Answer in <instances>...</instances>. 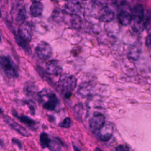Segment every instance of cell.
<instances>
[{
  "mask_svg": "<svg viewBox=\"0 0 151 151\" xmlns=\"http://www.w3.org/2000/svg\"><path fill=\"white\" fill-rule=\"evenodd\" d=\"M11 17L16 24H21L26 17V11L25 8L22 6H17L12 8L11 11Z\"/></svg>",
  "mask_w": 151,
  "mask_h": 151,
  "instance_id": "obj_9",
  "label": "cell"
},
{
  "mask_svg": "<svg viewBox=\"0 0 151 151\" xmlns=\"http://www.w3.org/2000/svg\"><path fill=\"white\" fill-rule=\"evenodd\" d=\"M61 141L60 139H55L51 140L50 144L48 148L51 151H61Z\"/></svg>",
  "mask_w": 151,
  "mask_h": 151,
  "instance_id": "obj_20",
  "label": "cell"
},
{
  "mask_svg": "<svg viewBox=\"0 0 151 151\" xmlns=\"http://www.w3.org/2000/svg\"><path fill=\"white\" fill-rule=\"evenodd\" d=\"M38 100L42 103L45 109L50 111L55 109L58 103V99L51 90L45 88L38 93Z\"/></svg>",
  "mask_w": 151,
  "mask_h": 151,
  "instance_id": "obj_1",
  "label": "cell"
},
{
  "mask_svg": "<svg viewBox=\"0 0 151 151\" xmlns=\"http://www.w3.org/2000/svg\"><path fill=\"white\" fill-rule=\"evenodd\" d=\"M2 112H3V110H2V109L0 108V114H1Z\"/></svg>",
  "mask_w": 151,
  "mask_h": 151,
  "instance_id": "obj_34",
  "label": "cell"
},
{
  "mask_svg": "<svg viewBox=\"0 0 151 151\" xmlns=\"http://www.w3.org/2000/svg\"><path fill=\"white\" fill-rule=\"evenodd\" d=\"M52 1H55V2H57V1H60V0H52Z\"/></svg>",
  "mask_w": 151,
  "mask_h": 151,
  "instance_id": "obj_35",
  "label": "cell"
},
{
  "mask_svg": "<svg viewBox=\"0 0 151 151\" xmlns=\"http://www.w3.org/2000/svg\"><path fill=\"white\" fill-rule=\"evenodd\" d=\"M0 71L8 78L18 77L17 67L9 57L0 56Z\"/></svg>",
  "mask_w": 151,
  "mask_h": 151,
  "instance_id": "obj_3",
  "label": "cell"
},
{
  "mask_svg": "<svg viewBox=\"0 0 151 151\" xmlns=\"http://www.w3.org/2000/svg\"><path fill=\"white\" fill-rule=\"evenodd\" d=\"M36 52L38 57L43 60L49 59L52 54L51 46L44 41H41L38 44L36 48Z\"/></svg>",
  "mask_w": 151,
  "mask_h": 151,
  "instance_id": "obj_6",
  "label": "cell"
},
{
  "mask_svg": "<svg viewBox=\"0 0 151 151\" xmlns=\"http://www.w3.org/2000/svg\"><path fill=\"white\" fill-rule=\"evenodd\" d=\"M15 40L18 45H19L25 51V52H27L28 54H30L31 53V50L27 41L23 39L18 35H15Z\"/></svg>",
  "mask_w": 151,
  "mask_h": 151,
  "instance_id": "obj_16",
  "label": "cell"
},
{
  "mask_svg": "<svg viewBox=\"0 0 151 151\" xmlns=\"http://www.w3.org/2000/svg\"><path fill=\"white\" fill-rule=\"evenodd\" d=\"M3 143V142H2V140H1V139H0V145H2V144Z\"/></svg>",
  "mask_w": 151,
  "mask_h": 151,
  "instance_id": "obj_33",
  "label": "cell"
},
{
  "mask_svg": "<svg viewBox=\"0 0 151 151\" xmlns=\"http://www.w3.org/2000/svg\"><path fill=\"white\" fill-rule=\"evenodd\" d=\"M12 113L15 117L18 119L22 123L26 124L29 129L32 130H35L38 128L37 123L30 117L25 115H18L15 110H13Z\"/></svg>",
  "mask_w": 151,
  "mask_h": 151,
  "instance_id": "obj_11",
  "label": "cell"
},
{
  "mask_svg": "<svg viewBox=\"0 0 151 151\" xmlns=\"http://www.w3.org/2000/svg\"><path fill=\"white\" fill-rule=\"evenodd\" d=\"M51 139L49 137L47 133L45 132L41 133L40 137V141L42 148L44 149L46 147H48L51 142Z\"/></svg>",
  "mask_w": 151,
  "mask_h": 151,
  "instance_id": "obj_18",
  "label": "cell"
},
{
  "mask_svg": "<svg viewBox=\"0 0 151 151\" xmlns=\"http://www.w3.org/2000/svg\"><path fill=\"white\" fill-rule=\"evenodd\" d=\"M71 123V119L69 117H66L64 120L59 124V126L64 128H68L70 127Z\"/></svg>",
  "mask_w": 151,
  "mask_h": 151,
  "instance_id": "obj_24",
  "label": "cell"
},
{
  "mask_svg": "<svg viewBox=\"0 0 151 151\" xmlns=\"http://www.w3.org/2000/svg\"><path fill=\"white\" fill-rule=\"evenodd\" d=\"M83 1H85V0H83Z\"/></svg>",
  "mask_w": 151,
  "mask_h": 151,
  "instance_id": "obj_38",
  "label": "cell"
},
{
  "mask_svg": "<svg viewBox=\"0 0 151 151\" xmlns=\"http://www.w3.org/2000/svg\"><path fill=\"white\" fill-rule=\"evenodd\" d=\"M33 2H40L41 0H31Z\"/></svg>",
  "mask_w": 151,
  "mask_h": 151,
  "instance_id": "obj_32",
  "label": "cell"
},
{
  "mask_svg": "<svg viewBox=\"0 0 151 151\" xmlns=\"http://www.w3.org/2000/svg\"><path fill=\"white\" fill-rule=\"evenodd\" d=\"M113 124L110 122H105L103 127L97 132L99 138L102 141H107L112 136Z\"/></svg>",
  "mask_w": 151,
  "mask_h": 151,
  "instance_id": "obj_8",
  "label": "cell"
},
{
  "mask_svg": "<svg viewBox=\"0 0 151 151\" xmlns=\"http://www.w3.org/2000/svg\"><path fill=\"white\" fill-rule=\"evenodd\" d=\"M71 25L75 29H78L81 25V19L80 17L77 14H71L70 19Z\"/></svg>",
  "mask_w": 151,
  "mask_h": 151,
  "instance_id": "obj_19",
  "label": "cell"
},
{
  "mask_svg": "<svg viewBox=\"0 0 151 151\" xmlns=\"http://www.w3.org/2000/svg\"><path fill=\"white\" fill-rule=\"evenodd\" d=\"M59 86L65 93H71L77 86V80L74 76L69 74H63L58 81Z\"/></svg>",
  "mask_w": 151,
  "mask_h": 151,
  "instance_id": "obj_4",
  "label": "cell"
},
{
  "mask_svg": "<svg viewBox=\"0 0 151 151\" xmlns=\"http://www.w3.org/2000/svg\"><path fill=\"white\" fill-rule=\"evenodd\" d=\"M47 72L52 75L57 76L62 73V68L57 60H51L46 64Z\"/></svg>",
  "mask_w": 151,
  "mask_h": 151,
  "instance_id": "obj_12",
  "label": "cell"
},
{
  "mask_svg": "<svg viewBox=\"0 0 151 151\" xmlns=\"http://www.w3.org/2000/svg\"><path fill=\"white\" fill-rule=\"evenodd\" d=\"M118 20L120 24L123 25H127L130 24L131 20V16L130 14L126 11L121 12L118 16Z\"/></svg>",
  "mask_w": 151,
  "mask_h": 151,
  "instance_id": "obj_17",
  "label": "cell"
},
{
  "mask_svg": "<svg viewBox=\"0 0 151 151\" xmlns=\"http://www.w3.org/2000/svg\"><path fill=\"white\" fill-rule=\"evenodd\" d=\"M105 123V117L100 113H95L90 120L89 125L91 132L96 133L104 125Z\"/></svg>",
  "mask_w": 151,
  "mask_h": 151,
  "instance_id": "obj_5",
  "label": "cell"
},
{
  "mask_svg": "<svg viewBox=\"0 0 151 151\" xmlns=\"http://www.w3.org/2000/svg\"><path fill=\"white\" fill-rule=\"evenodd\" d=\"M33 35V26L29 22H23L18 29V35L27 41L31 40Z\"/></svg>",
  "mask_w": 151,
  "mask_h": 151,
  "instance_id": "obj_7",
  "label": "cell"
},
{
  "mask_svg": "<svg viewBox=\"0 0 151 151\" xmlns=\"http://www.w3.org/2000/svg\"><path fill=\"white\" fill-rule=\"evenodd\" d=\"M115 151H130V150L127 145H120L116 147Z\"/></svg>",
  "mask_w": 151,
  "mask_h": 151,
  "instance_id": "obj_26",
  "label": "cell"
},
{
  "mask_svg": "<svg viewBox=\"0 0 151 151\" xmlns=\"http://www.w3.org/2000/svg\"><path fill=\"white\" fill-rule=\"evenodd\" d=\"M24 103L28 106V107H29V109L30 110L31 113L32 114H34L35 111V104L34 102H33V101H32L31 100H28L24 101Z\"/></svg>",
  "mask_w": 151,
  "mask_h": 151,
  "instance_id": "obj_23",
  "label": "cell"
},
{
  "mask_svg": "<svg viewBox=\"0 0 151 151\" xmlns=\"http://www.w3.org/2000/svg\"><path fill=\"white\" fill-rule=\"evenodd\" d=\"M36 87L30 83H27V85L25 86L24 91L25 93L27 96H35V92H36Z\"/></svg>",
  "mask_w": 151,
  "mask_h": 151,
  "instance_id": "obj_22",
  "label": "cell"
},
{
  "mask_svg": "<svg viewBox=\"0 0 151 151\" xmlns=\"http://www.w3.org/2000/svg\"><path fill=\"white\" fill-rule=\"evenodd\" d=\"M140 53V48L136 45L131 47V48L129 50L128 55H129V57L132 59L134 60H136L139 58Z\"/></svg>",
  "mask_w": 151,
  "mask_h": 151,
  "instance_id": "obj_21",
  "label": "cell"
},
{
  "mask_svg": "<svg viewBox=\"0 0 151 151\" xmlns=\"http://www.w3.org/2000/svg\"><path fill=\"white\" fill-rule=\"evenodd\" d=\"M146 45H147V47L149 48L150 47V34H149V35L147 36V37L146 38Z\"/></svg>",
  "mask_w": 151,
  "mask_h": 151,
  "instance_id": "obj_29",
  "label": "cell"
},
{
  "mask_svg": "<svg viewBox=\"0 0 151 151\" xmlns=\"http://www.w3.org/2000/svg\"><path fill=\"white\" fill-rule=\"evenodd\" d=\"M111 1L117 6H122L124 4L126 0H111Z\"/></svg>",
  "mask_w": 151,
  "mask_h": 151,
  "instance_id": "obj_28",
  "label": "cell"
},
{
  "mask_svg": "<svg viewBox=\"0 0 151 151\" xmlns=\"http://www.w3.org/2000/svg\"><path fill=\"white\" fill-rule=\"evenodd\" d=\"M1 15H2V13H1V9H0V18H1Z\"/></svg>",
  "mask_w": 151,
  "mask_h": 151,
  "instance_id": "obj_36",
  "label": "cell"
},
{
  "mask_svg": "<svg viewBox=\"0 0 151 151\" xmlns=\"http://www.w3.org/2000/svg\"><path fill=\"white\" fill-rule=\"evenodd\" d=\"M94 151H102V150H101V149H100V148H99V147H96V148L95 149Z\"/></svg>",
  "mask_w": 151,
  "mask_h": 151,
  "instance_id": "obj_31",
  "label": "cell"
},
{
  "mask_svg": "<svg viewBox=\"0 0 151 151\" xmlns=\"http://www.w3.org/2000/svg\"><path fill=\"white\" fill-rule=\"evenodd\" d=\"M65 8L66 11L71 14H77L80 11L81 5L78 0H67Z\"/></svg>",
  "mask_w": 151,
  "mask_h": 151,
  "instance_id": "obj_14",
  "label": "cell"
},
{
  "mask_svg": "<svg viewBox=\"0 0 151 151\" xmlns=\"http://www.w3.org/2000/svg\"><path fill=\"white\" fill-rule=\"evenodd\" d=\"M93 1L96 5L101 8L106 6L108 3V0H93Z\"/></svg>",
  "mask_w": 151,
  "mask_h": 151,
  "instance_id": "obj_25",
  "label": "cell"
},
{
  "mask_svg": "<svg viewBox=\"0 0 151 151\" xmlns=\"http://www.w3.org/2000/svg\"><path fill=\"white\" fill-rule=\"evenodd\" d=\"M12 142L14 144L16 145L19 147V149H22V145L21 142H20L18 139H15V138H13V139H12Z\"/></svg>",
  "mask_w": 151,
  "mask_h": 151,
  "instance_id": "obj_27",
  "label": "cell"
},
{
  "mask_svg": "<svg viewBox=\"0 0 151 151\" xmlns=\"http://www.w3.org/2000/svg\"><path fill=\"white\" fill-rule=\"evenodd\" d=\"M1 42V37H0V42Z\"/></svg>",
  "mask_w": 151,
  "mask_h": 151,
  "instance_id": "obj_37",
  "label": "cell"
},
{
  "mask_svg": "<svg viewBox=\"0 0 151 151\" xmlns=\"http://www.w3.org/2000/svg\"><path fill=\"white\" fill-rule=\"evenodd\" d=\"M114 18V12L109 7L106 6L103 7L99 13V19L105 22H109L113 20Z\"/></svg>",
  "mask_w": 151,
  "mask_h": 151,
  "instance_id": "obj_13",
  "label": "cell"
},
{
  "mask_svg": "<svg viewBox=\"0 0 151 151\" xmlns=\"http://www.w3.org/2000/svg\"><path fill=\"white\" fill-rule=\"evenodd\" d=\"M131 20L130 24L132 28L136 32H139L143 30L145 28L144 21V11L142 5H136L131 13Z\"/></svg>",
  "mask_w": 151,
  "mask_h": 151,
  "instance_id": "obj_2",
  "label": "cell"
},
{
  "mask_svg": "<svg viewBox=\"0 0 151 151\" xmlns=\"http://www.w3.org/2000/svg\"><path fill=\"white\" fill-rule=\"evenodd\" d=\"M4 120L14 130L18 132L21 135L24 136L28 137L30 135V133L22 126L19 125L16 122H15L13 119H12L9 116L4 115Z\"/></svg>",
  "mask_w": 151,
  "mask_h": 151,
  "instance_id": "obj_10",
  "label": "cell"
},
{
  "mask_svg": "<svg viewBox=\"0 0 151 151\" xmlns=\"http://www.w3.org/2000/svg\"><path fill=\"white\" fill-rule=\"evenodd\" d=\"M73 149H74V151H81L75 145H73Z\"/></svg>",
  "mask_w": 151,
  "mask_h": 151,
  "instance_id": "obj_30",
  "label": "cell"
},
{
  "mask_svg": "<svg viewBox=\"0 0 151 151\" xmlns=\"http://www.w3.org/2000/svg\"><path fill=\"white\" fill-rule=\"evenodd\" d=\"M43 11V5L40 2H33L30 7V12L32 16L39 17Z\"/></svg>",
  "mask_w": 151,
  "mask_h": 151,
  "instance_id": "obj_15",
  "label": "cell"
}]
</instances>
